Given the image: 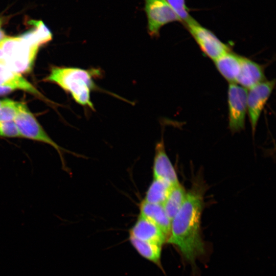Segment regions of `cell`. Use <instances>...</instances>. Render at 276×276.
Wrapping results in <instances>:
<instances>
[{"mask_svg": "<svg viewBox=\"0 0 276 276\" xmlns=\"http://www.w3.org/2000/svg\"><path fill=\"white\" fill-rule=\"evenodd\" d=\"M186 196L187 193L185 189L179 183L172 186L163 204L164 210L171 221L181 208Z\"/></svg>", "mask_w": 276, "mask_h": 276, "instance_id": "15", "label": "cell"}, {"mask_svg": "<svg viewBox=\"0 0 276 276\" xmlns=\"http://www.w3.org/2000/svg\"><path fill=\"white\" fill-rule=\"evenodd\" d=\"M140 215L155 223L168 238L170 232L171 221L167 216L163 205L149 203L143 200L140 205Z\"/></svg>", "mask_w": 276, "mask_h": 276, "instance_id": "13", "label": "cell"}, {"mask_svg": "<svg viewBox=\"0 0 276 276\" xmlns=\"http://www.w3.org/2000/svg\"><path fill=\"white\" fill-rule=\"evenodd\" d=\"M2 103H3V100H0V106H1Z\"/></svg>", "mask_w": 276, "mask_h": 276, "instance_id": "24", "label": "cell"}, {"mask_svg": "<svg viewBox=\"0 0 276 276\" xmlns=\"http://www.w3.org/2000/svg\"><path fill=\"white\" fill-rule=\"evenodd\" d=\"M0 136L5 137H21L14 121H0Z\"/></svg>", "mask_w": 276, "mask_h": 276, "instance_id": "20", "label": "cell"}, {"mask_svg": "<svg viewBox=\"0 0 276 276\" xmlns=\"http://www.w3.org/2000/svg\"><path fill=\"white\" fill-rule=\"evenodd\" d=\"M129 236L162 246L167 239L158 226L141 215L130 229Z\"/></svg>", "mask_w": 276, "mask_h": 276, "instance_id": "9", "label": "cell"}, {"mask_svg": "<svg viewBox=\"0 0 276 276\" xmlns=\"http://www.w3.org/2000/svg\"><path fill=\"white\" fill-rule=\"evenodd\" d=\"M185 25L202 51L213 60L229 51L227 45L212 31L201 26L194 18Z\"/></svg>", "mask_w": 276, "mask_h": 276, "instance_id": "6", "label": "cell"}, {"mask_svg": "<svg viewBox=\"0 0 276 276\" xmlns=\"http://www.w3.org/2000/svg\"><path fill=\"white\" fill-rule=\"evenodd\" d=\"M39 48L21 36H7L0 42L6 67L19 74L31 71Z\"/></svg>", "mask_w": 276, "mask_h": 276, "instance_id": "3", "label": "cell"}, {"mask_svg": "<svg viewBox=\"0 0 276 276\" xmlns=\"http://www.w3.org/2000/svg\"><path fill=\"white\" fill-rule=\"evenodd\" d=\"M129 240L134 248L143 257L155 263H159L162 246L140 240L131 236H129Z\"/></svg>", "mask_w": 276, "mask_h": 276, "instance_id": "17", "label": "cell"}, {"mask_svg": "<svg viewBox=\"0 0 276 276\" xmlns=\"http://www.w3.org/2000/svg\"><path fill=\"white\" fill-rule=\"evenodd\" d=\"M181 20L185 24L192 17L190 15L185 0H167Z\"/></svg>", "mask_w": 276, "mask_h": 276, "instance_id": "19", "label": "cell"}, {"mask_svg": "<svg viewBox=\"0 0 276 276\" xmlns=\"http://www.w3.org/2000/svg\"><path fill=\"white\" fill-rule=\"evenodd\" d=\"M22 103L10 99L3 100L0 106V121H14Z\"/></svg>", "mask_w": 276, "mask_h": 276, "instance_id": "18", "label": "cell"}, {"mask_svg": "<svg viewBox=\"0 0 276 276\" xmlns=\"http://www.w3.org/2000/svg\"><path fill=\"white\" fill-rule=\"evenodd\" d=\"M3 23V18L0 16V27H1Z\"/></svg>", "mask_w": 276, "mask_h": 276, "instance_id": "23", "label": "cell"}, {"mask_svg": "<svg viewBox=\"0 0 276 276\" xmlns=\"http://www.w3.org/2000/svg\"><path fill=\"white\" fill-rule=\"evenodd\" d=\"M275 84V80H265L250 88L247 95V112L254 133L260 115Z\"/></svg>", "mask_w": 276, "mask_h": 276, "instance_id": "8", "label": "cell"}, {"mask_svg": "<svg viewBox=\"0 0 276 276\" xmlns=\"http://www.w3.org/2000/svg\"><path fill=\"white\" fill-rule=\"evenodd\" d=\"M266 80L263 68L256 62L242 57L236 83L247 89Z\"/></svg>", "mask_w": 276, "mask_h": 276, "instance_id": "11", "label": "cell"}, {"mask_svg": "<svg viewBox=\"0 0 276 276\" xmlns=\"http://www.w3.org/2000/svg\"><path fill=\"white\" fill-rule=\"evenodd\" d=\"M0 65H3L6 67L5 65V62L4 61V54L1 49H0Z\"/></svg>", "mask_w": 276, "mask_h": 276, "instance_id": "21", "label": "cell"}, {"mask_svg": "<svg viewBox=\"0 0 276 276\" xmlns=\"http://www.w3.org/2000/svg\"><path fill=\"white\" fill-rule=\"evenodd\" d=\"M102 76L103 71L100 68L54 67L47 80L55 83L70 93L79 105L95 111L91 94L93 91L100 90L96 80Z\"/></svg>", "mask_w": 276, "mask_h": 276, "instance_id": "2", "label": "cell"}, {"mask_svg": "<svg viewBox=\"0 0 276 276\" xmlns=\"http://www.w3.org/2000/svg\"><path fill=\"white\" fill-rule=\"evenodd\" d=\"M247 90L237 83H229L227 91L229 127L233 132L244 128Z\"/></svg>", "mask_w": 276, "mask_h": 276, "instance_id": "7", "label": "cell"}, {"mask_svg": "<svg viewBox=\"0 0 276 276\" xmlns=\"http://www.w3.org/2000/svg\"><path fill=\"white\" fill-rule=\"evenodd\" d=\"M20 136L40 142L54 148L62 160L63 150L45 131L26 105L22 103L20 110L14 120Z\"/></svg>", "mask_w": 276, "mask_h": 276, "instance_id": "4", "label": "cell"}, {"mask_svg": "<svg viewBox=\"0 0 276 276\" xmlns=\"http://www.w3.org/2000/svg\"><path fill=\"white\" fill-rule=\"evenodd\" d=\"M145 11L149 35L157 37L162 27L181 20L167 0H145Z\"/></svg>", "mask_w": 276, "mask_h": 276, "instance_id": "5", "label": "cell"}, {"mask_svg": "<svg viewBox=\"0 0 276 276\" xmlns=\"http://www.w3.org/2000/svg\"><path fill=\"white\" fill-rule=\"evenodd\" d=\"M1 27H0V42H1L7 37L5 32L1 29Z\"/></svg>", "mask_w": 276, "mask_h": 276, "instance_id": "22", "label": "cell"}, {"mask_svg": "<svg viewBox=\"0 0 276 276\" xmlns=\"http://www.w3.org/2000/svg\"><path fill=\"white\" fill-rule=\"evenodd\" d=\"M0 86L6 88L10 93L15 89H21L38 96H41L20 74L11 71L7 67L0 71Z\"/></svg>", "mask_w": 276, "mask_h": 276, "instance_id": "14", "label": "cell"}, {"mask_svg": "<svg viewBox=\"0 0 276 276\" xmlns=\"http://www.w3.org/2000/svg\"><path fill=\"white\" fill-rule=\"evenodd\" d=\"M172 186L164 180L154 178L146 192L144 200L149 203L163 205Z\"/></svg>", "mask_w": 276, "mask_h": 276, "instance_id": "16", "label": "cell"}, {"mask_svg": "<svg viewBox=\"0 0 276 276\" xmlns=\"http://www.w3.org/2000/svg\"><path fill=\"white\" fill-rule=\"evenodd\" d=\"M154 158L153 177L164 180L172 186L179 183L175 170L166 153L163 141L157 144Z\"/></svg>", "mask_w": 276, "mask_h": 276, "instance_id": "10", "label": "cell"}, {"mask_svg": "<svg viewBox=\"0 0 276 276\" xmlns=\"http://www.w3.org/2000/svg\"><path fill=\"white\" fill-rule=\"evenodd\" d=\"M202 198L195 192H189L181 208L171 221L167 242L176 246L185 258L193 263L204 252L200 236Z\"/></svg>", "mask_w": 276, "mask_h": 276, "instance_id": "1", "label": "cell"}, {"mask_svg": "<svg viewBox=\"0 0 276 276\" xmlns=\"http://www.w3.org/2000/svg\"><path fill=\"white\" fill-rule=\"evenodd\" d=\"M241 58L242 56L229 51L214 60L217 69L229 83H236Z\"/></svg>", "mask_w": 276, "mask_h": 276, "instance_id": "12", "label": "cell"}]
</instances>
